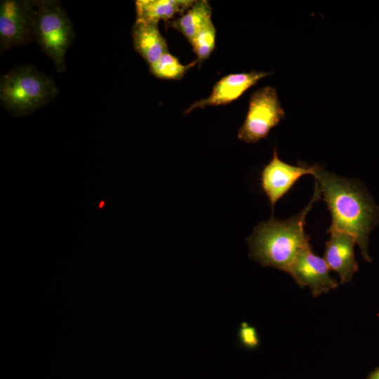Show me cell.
I'll use <instances>...</instances> for the list:
<instances>
[{
    "label": "cell",
    "mask_w": 379,
    "mask_h": 379,
    "mask_svg": "<svg viewBox=\"0 0 379 379\" xmlns=\"http://www.w3.org/2000/svg\"><path fill=\"white\" fill-rule=\"evenodd\" d=\"M313 168L315 182L332 217L328 231L351 234L364 258L370 261L368 238L379 222V206L359 180L339 176L317 164Z\"/></svg>",
    "instance_id": "obj_1"
},
{
    "label": "cell",
    "mask_w": 379,
    "mask_h": 379,
    "mask_svg": "<svg viewBox=\"0 0 379 379\" xmlns=\"http://www.w3.org/2000/svg\"><path fill=\"white\" fill-rule=\"evenodd\" d=\"M320 197L315 182L312 198L299 213L286 220L272 217L260 222L246 239L250 257L263 267H272L288 274L298 254L310 245V237L305 231V218Z\"/></svg>",
    "instance_id": "obj_2"
},
{
    "label": "cell",
    "mask_w": 379,
    "mask_h": 379,
    "mask_svg": "<svg viewBox=\"0 0 379 379\" xmlns=\"http://www.w3.org/2000/svg\"><path fill=\"white\" fill-rule=\"evenodd\" d=\"M58 93L54 81L32 65L18 66L1 77V105L13 116L28 115Z\"/></svg>",
    "instance_id": "obj_3"
},
{
    "label": "cell",
    "mask_w": 379,
    "mask_h": 379,
    "mask_svg": "<svg viewBox=\"0 0 379 379\" xmlns=\"http://www.w3.org/2000/svg\"><path fill=\"white\" fill-rule=\"evenodd\" d=\"M33 2L34 41L53 60L57 71L63 72L65 53L75 36L72 22L58 1Z\"/></svg>",
    "instance_id": "obj_4"
},
{
    "label": "cell",
    "mask_w": 379,
    "mask_h": 379,
    "mask_svg": "<svg viewBox=\"0 0 379 379\" xmlns=\"http://www.w3.org/2000/svg\"><path fill=\"white\" fill-rule=\"evenodd\" d=\"M285 117L276 89L265 86L251 94L244 124L237 132L239 140L255 143L266 138Z\"/></svg>",
    "instance_id": "obj_5"
},
{
    "label": "cell",
    "mask_w": 379,
    "mask_h": 379,
    "mask_svg": "<svg viewBox=\"0 0 379 379\" xmlns=\"http://www.w3.org/2000/svg\"><path fill=\"white\" fill-rule=\"evenodd\" d=\"M34 2L29 0H2L0 3V49L34 41Z\"/></svg>",
    "instance_id": "obj_6"
},
{
    "label": "cell",
    "mask_w": 379,
    "mask_h": 379,
    "mask_svg": "<svg viewBox=\"0 0 379 379\" xmlns=\"http://www.w3.org/2000/svg\"><path fill=\"white\" fill-rule=\"evenodd\" d=\"M329 270L325 260L315 255L310 245L298 254L288 274L299 286L308 287L312 295L318 297L338 286Z\"/></svg>",
    "instance_id": "obj_7"
},
{
    "label": "cell",
    "mask_w": 379,
    "mask_h": 379,
    "mask_svg": "<svg viewBox=\"0 0 379 379\" xmlns=\"http://www.w3.org/2000/svg\"><path fill=\"white\" fill-rule=\"evenodd\" d=\"M314 173V168L301 163L293 166L281 161L276 149L270 161L261 171L260 186L270 200L273 213L275 204L286 194L295 183L305 175Z\"/></svg>",
    "instance_id": "obj_8"
},
{
    "label": "cell",
    "mask_w": 379,
    "mask_h": 379,
    "mask_svg": "<svg viewBox=\"0 0 379 379\" xmlns=\"http://www.w3.org/2000/svg\"><path fill=\"white\" fill-rule=\"evenodd\" d=\"M272 74V72L252 70L249 72L227 74L216 82L208 97L193 102L185 110V114H189L197 108L230 104L239 98L259 80Z\"/></svg>",
    "instance_id": "obj_9"
},
{
    "label": "cell",
    "mask_w": 379,
    "mask_h": 379,
    "mask_svg": "<svg viewBox=\"0 0 379 379\" xmlns=\"http://www.w3.org/2000/svg\"><path fill=\"white\" fill-rule=\"evenodd\" d=\"M330 239L325 243L324 257L330 270L336 272L341 284L351 281L358 270L355 260V239L350 234L340 231H327Z\"/></svg>",
    "instance_id": "obj_10"
},
{
    "label": "cell",
    "mask_w": 379,
    "mask_h": 379,
    "mask_svg": "<svg viewBox=\"0 0 379 379\" xmlns=\"http://www.w3.org/2000/svg\"><path fill=\"white\" fill-rule=\"evenodd\" d=\"M131 35L135 51L149 65L168 52L166 40L159 30L158 22L136 20Z\"/></svg>",
    "instance_id": "obj_11"
},
{
    "label": "cell",
    "mask_w": 379,
    "mask_h": 379,
    "mask_svg": "<svg viewBox=\"0 0 379 379\" xmlns=\"http://www.w3.org/2000/svg\"><path fill=\"white\" fill-rule=\"evenodd\" d=\"M194 2V0H137L135 1L136 20L166 22L178 14H183Z\"/></svg>",
    "instance_id": "obj_12"
},
{
    "label": "cell",
    "mask_w": 379,
    "mask_h": 379,
    "mask_svg": "<svg viewBox=\"0 0 379 379\" xmlns=\"http://www.w3.org/2000/svg\"><path fill=\"white\" fill-rule=\"evenodd\" d=\"M212 8L206 0L195 1L183 14L173 19L171 26L180 32L189 42L211 20Z\"/></svg>",
    "instance_id": "obj_13"
},
{
    "label": "cell",
    "mask_w": 379,
    "mask_h": 379,
    "mask_svg": "<svg viewBox=\"0 0 379 379\" xmlns=\"http://www.w3.org/2000/svg\"><path fill=\"white\" fill-rule=\"evenodd\" d=\"M199 62L198 60L183 65L178 58L168 52L164 54L157 62L149 67L152 74L159 79L180 80Z\"/></svg>",
    "instance_id": "obj_14"
},
{
    "label": "cell",
    "mask_w": 379,
    "mask_h": 379,
    "mask_svg": "<svg viewBox=\"0 0 379 379\" xmlns=\"http://www.w3.org/2000/svg\"><path fill=\"white\" fill-rule=\"evenodd\" d=\"M215 37L216 30L211 21L190 41L199 61L206 60L210 56L215 48Z\"/></svg>",
    "instance_id": "obj_15"
},
{
    "label": "cell",
    "mask_w": 379,
    "mask_h": 379,
    "mask_svg": "<svg viewBox=\"0 0 379 379\" xmlns=\"http://www.w3.org/2000/svg\"><path fill=\"white\" fill-rule=\"evenodd\" d=\"M239 340L241 344L248 349H255L260 343L256 329L246 322L241 324L239 330Z\"/></svg>",
    "instance_id": "obj_16"
},
{
    "label": "cell",
    "mask_w": 379,
    "mask_h": 379,
    "mask_svg": "<svg viewBox=\"0 0 379 379\" xmlns=\"http://www.w3.org/2000/svg\"><path fill=\"white\" fill-rule=\"evenodd\" d=\"M368 379H379V369L375 371L368 378Z\"/></svg>",
    "instance_id": "obj_17"
}]
</instances>
